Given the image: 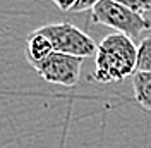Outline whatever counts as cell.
I'll return each instance as SVG.
<instances>
[{
	"label": "cell",
	"instance_id": "cell-2",
	"mask_svg": "<svg viewBox=\"0 0 151 148\" xmlns=\"http://www.w3.org/2000/svg\"><path fill=\"white\" fill-rule=\"evenodd\" d=\"M91 21L94 24H103L115 29V33L129 38L141 36L144 31L151 29V19L142 14L124 7L113 0H101L91 9Z\"/></svg>",
	"mask_w": 151,
	"mask_h": 148
},
{
	"label": "cell",
	"instance_id": "cell-6",
	"mask_svg": "<svg viewBox=\"0 0 151 148\" xmlns=\"http://www.w3.org/2000/svg\"><path fill=\"white\" fill-rule=\"evenodd\" d=\"M132 90L136 102L151 112V73H136L132 76Z\"/></svg>",
	"mask_w": 151,
	"mask_h": 148
},
{
	"label": "cell",
	"instance_id": "cell-8",
	"mask_svg": "<svg viewBox=\"0 0 151 148\" xmlns=\"http://www.w3.org/2000/svg\"><path fill=\"white\" fill-rule=\"evenodd\" d=\"M113 2H117L137 14H142V16L151 10V0H113Z\"/></svg>",
	"mask_w": 151,
	"mask_h": 148
},
{
	"label": "cell",
	"instance_id": "cell-1",
	"mask_svg": "<svg viewBox=\"0 0 151 148\" xmlns=\"http://www.w3.org/2000/svg\"><path fill=\"white\" fill-rule=\"evenodd\" d=\"M137 46L132 38L112 33L98 43L91 79L96 83H117L136 74Z\"/></svg>",
	"mask_w": 151,
	"mask_h": 148
},
{
	"label": "cell",
	"instance_id": "cell-9",
	"mask_svg": "<svg viewBox=\"0 0 151 148\" xmlns=\"http://www.w3.org/2000/svg\"><path fill=\"white\" fill-rule=\"evenodd\" d=\"M101 0H79L76 4V7L72 9V12H83V10H88V9H93L94 5H98Z\"/></svg>",
	"mask_w": 151,
	"mask_h": 148
},
{
	"label": "cell",
	"instance_id": "cell-5",
	"mask_svg": "<svg viewBox=\"0 0 151 148\" xmlns=\"http://www.w3.org/2000/svg\"><path fill=\"white\" fill-rule=\"evenodd\" d=\"M24 54L28 64L36 69L41 62H45L52 54H55V48L52 45V41L48 40L40 29H35L33 33H29L24 41Z\"/></svg>",
	"mask_w": 151,
	"mask_h": 148
},
{
	"label": "cell",
	"instance_id": "cell-3",
	"mask_svg": "<svg viewBox=\"0 0 151 148\" xmlns=\"http://www.w3.org/2000/svg\"><path fill=\"white\" fill-rule=\"evenodd\" d=\"M52 41L55 52L74 57H93L98 52V43L88 33L74 26L72 22H53L38 28Z\"/></svg>",
	"mask_w": 151,
	"mask_h": 148
},
{
	"label": "cell",
	"instance_id": "cell-10",
	"mask_svg": "<svg viewBox=\"0 0 151 148\" xmlns=\"http://www.w3.org/2000/svg\"><path fill=\"white\" fill-rule=\"evenodd\" d=\"M52 2H53L60 10H70V12H72V9L76 7V4H77L79 0H52Z\"/></svg>",
	"mask_w": 151,
	"mask_h": 148
},
{
	"label": "cell",
	"instance_id": "cell-7",
	"mask_svg": "<svg viewBox=\"0 0 151 148\" xmlns=\"http://www.w3.org/2000/svg\"><path fill=\"white\" fill-rule=\"evenodd\" d=\"M136 73H151V35L144 36L137 45Z\"/></svg>",
	"mask_w": 151,
	"mask_h": 148
},
{
	"label": "cell",
	"instance_id": "cell-4",
	"mask_svg": "<svg viewBox=\"0 0 151 148\" xmlns=\"http://www.w3.org/2000/svg\"><path fill=\"white\" fill-rule=\"evenodd\" d=\"M83 62H84V59H81V57L55 52L45 62H41L35 71L38 73L40 78H43L48 83L70 88V86H76L81 78Z\"/></svg>",
	"mask_w": 151,
	"mask_h": 148
}]
</instances>
